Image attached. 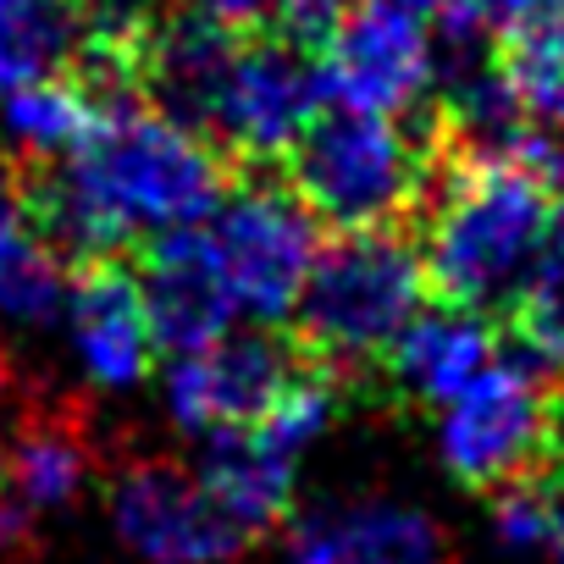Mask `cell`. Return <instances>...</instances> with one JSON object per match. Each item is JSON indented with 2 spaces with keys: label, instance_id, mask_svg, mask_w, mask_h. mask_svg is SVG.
Masks as SVG:
<instances>
[{
  "label": "cell",
  "instance_id": "1",
  "mask_svg": "<svg viewBox=\"0 0 564 564\" xmlns=\"http://www.w3.org/2000/svg\"><path fill=\"white\" fill-rule=\"evenodd\" d=\"M432 122V111H426ZM558 199L531 166L509 155L454 150L432 122V183L415 216V243L426 260V289L459 311L509 305L536 249L553 232Z\"/></svg>",
  "mask_w": 564,
  "mask_h": 564
},
{
  "label": "cell",
  "instance_id": "2",
  "mask_svg": "<svg viewBox=\"0 0 564 564\" xmlns=\"http://www.w3.org/2000/svg\"><path fill=\"white\" fill-rule=\"evenodd\" d=\"M426 260L410 227H349L322 243L289 333L344 388L371 382L393 338L426 311Z\"/></svg>",
  "mask_w": 564,
  "mask_h": 564
},
{
  "label": "cell",
  "instance_id": "3",
  "mask_svg": "<svg viewBox=\"0 0 564 564\" xmlns=\"http://www.w3.org/2000/svg\"><path fill=\"white\" fill-rule=\"evenodd\" d=\"M289 188L316 210V221L349 227H410L432 183V122L404 133L388 111H360L333 100L311 117L300 144L282 161Z\"/></svg>",
  "mask_w": 564,
  "mask_h": 564
},
{
  "label": "cell",
  "instance_id": "4",
  "mask_svg": "<svg viewBox=\"0 0 564 564\" xmlns=\"http://www.w3.org/2000/svg\"><path fill=\"white\" fill-rule=\"evenodd\" d=\"M238 316L289 322L322 254L316 210L276 172H238L221 205L199 221Z\"/></svg>",
  "mask_w": 564,
  "mask_h": 564
},
{
  "label": "cell",
  "instance_id": "5",
  "mask_svg": "<svg viewBox=\"0 0 564 564\" xmlns=\"http://www.w3.org/2000/svg\"><path fill=\"white\" fill-rule=\"evenodd\" d=\"M558 377L531 355H498L448 410H443V465L465 492H498L520 476L553 465L558 432Z\"/></svg>",
  "mask_w": 564,
  "mask_h": 564
},
{
  "label": "cell",
  "instance_id": "6",
  "mask_svg": "<svg viewBox=\"0 0 564 564\" xmlns=\"http://www.w3.org/2000/svg\"><path fill=\"white\" fill-rule=\"evenodd\" d=\"M311 366H322V360H311L289 327L221 333L205 349L172 355L166 410L194 437L243 432V426H260L271 415V404L289 393Z\"/></svg>",
  "mask_w": 564,
  "mask_h": 564
},
{
  "label": "cell",
  "instance_id": "7",
  "mask_svg": "<svg viewBox=\"0 0 564 564\" xmlns=\"http://www.w3.org/2000/svg\"><path fill=\"white\" fill-rule=\"evenodd\" d=\"M322 100V67L305 45L276 29L243 34L216 106V144L232 155L238 172H276Z\"/></svg>",
  "mask_w": 564,
  "mask_h": 564
},
{
  "label": "cell",
  "instance_id": "8",
  "mask_svg": "<svg viewBox=\"0 0 564 564\" xmlns=\"http://www.w3.org/2000/svg\"><path fill=\"white\" fill-rule=\"evenodd\" d=\"M111 525L144 564H227L254 542L205 476L166 454L128 459L111 476Z\"/></svg>",
  "mask_w": 564,
  "mask_h": 564
},
{
  "label": "cell",
  "instance_id": "9",
  "mask_svg": "<svg viewBox=\"0 0 564 564\" xmlns=\"http://www.w3.org/2000/svg\"><path fill=\"white\" fill-rule=\"evenodd\" d=\"M327 100L360 111H415L437 84V56L426 18L393 7V0H355L316 51Z\"/></svg>",
  "mask_w": 564,
  "mask_h": 564
},
{
  "label": "cell",
  "instance_id": "10",
  "mask_svg": "<svg viewBox=\"0 0 564 564\" xmlns=\"http://www.w3.org/2000/svg\"><path fill=\"white\" fill-rule=\"evenodd\" d=\"M67 338L84 366V377L106 393L139 388L155 366V327L144 311L139 265L128 254H95L78 260L67 276Z\"/></svg>",
  "mask_w": 564,
  "mask_h": 564
},
{
  "label": "cell",
  "instance_id": "11",
  "mask_svg": "<svg viewBox=\"0 0 564 564\" xmlns=\"http://www.w3.org/2000/svg\"><path fill=\"white\" fill-rule=\"evenodd\" d=\"M294 564H448L443 525L404 498H327L289 525Z\"/></svg>",
  "mask_w": 564,
  "mask_h": 564
},
{
  "label": "cell",
  "instance_id": "12",
  "mask_svg": "<svg viewBox=\"0 0 564 564\" xmlns=\"http://www.w3.org/2000/svg\"><path fill=\"white\" fill-rule=\"evenodd\" d=\"M238 45H243V34L221 29L216 18L188 12V7H161L144 34L139 95L155 111H166L172 122H183L216 144V106H221Z\"/></svg>",
  "mask_w": 564,
  "mask_h": 564
},
{
  "label": "cell",
  "instance_id": "13",
  "mask_svg": "<svg viewBox=\"0 0 564 564\" xmlns=\"http://www.w3.org/2000/svg\"><path fill=\"white\" fill-rule=\"evenodd\" d=\"M139 289H144V311H150L161 355L205 349L238 316V305L227 294V282L216 271V254H210L199 227H177V232H161V238L144 243Z\"/></svg>",
  "mask_w": 564,
  "mask_h": 564
},
{
  "label": "cell",
  "instance_id": "14",
  "mask_svg": "<svg viewBox=\"0 0 564 564\" xmlns=\"http://www.w3.org/2000/svg\"><path fill=\"white\" fill-rule=\"evenodd\" d=\"M492 360H498V338H492L487 316L437 300V311H421L393 338V349L382 355L371 388H388L393 404L448 410Z\"/></svg>",
  "mask_w": 564,
  "mask_h": 564
},
{
  "label": "cell",
  "instance_id": "15",
  "mask_svg": "<svg viewBox=\"0 0 564 564\" xmlns=\"http://www.w3.org/2000/svg\"><path fill=\"white\" fill-rule=\"evenodd\" d=\"M0 465H7V481L34 514L67 509L100 470L89 410L78 399H51V393L29 399L12 415V426L0 432Z\"/></svg>",
  "mask_w": 564,
  "mask_h": 564
},
{
  "label": "cell",
  "instance_id": "16",
  "mask_svg": "<svg viewBox=\"0 0 564 564\" xmlns=\"http://www.w3.org/2000/svg\"><path fill=\"white\" fill-rule=\"evenodd\" d=\"M199 476H205V487L227 503V514L249 536H265L271 525H282V520H289V509H294V454L276 448L254 426L205 437Z\"/></svg>",
  "mask_w": 564,
  "mask_h": 564
},
{
  "label": "cell",
  "instance_id": "17",
  "mask_svg": "<svg viewBox=\"0 0 564 564\" xmlns=\"http://www.w3.org/2000/svg\"><path fill=\"white\" fill-rule=\"evenodd\" d=\"M62 311H67L62 254L29 221L18 161L0 155V316L18 327H45Z\"/></svg>",
  "mask_w": 564,
  "mask_h": 564
},
{
  "label": "cell",
  "instance_id": "18",
  "mask_svg": "<svg viewBox=\"0 0 564 564\" xmlns=\"http://www.w3.org/2000/svg\"><path fill=\"white\" fill-rule=\"evenodd\" d=\"M95 0H0V95L73 73Z\"/></svg>",
  "mask_w": 564,
  "mask_h": 564
},
{
  "label": "cell",
  "instance_id": "19",
  "mask_svg": "<svg viewBox=\"0 0 564 564\" xmlns=\"http://www.w3.org/2000/svg\"><path fill=\"white\" fill-rule=\"evenodd\" d=\"M0 122L12 133L18 161H62L95 133L100 100L73 73H62V78H40L0 95Z\"/></svg>",
  "mask_w": 564,
  "mask_h": 564
},
{
  "label": "cell",
  "instance_id": "20",
  "mask_svg": "<svg viewBox=\"0 0 564 564\" xmlns=\"http://www.w3.org/2000/svg\"><path fill=\"white\" fill-rule=\"evenodd\" d=\"M509 333H514L520 355H531L536 366H547L564 382V199H558L547 243L536 249L531 271L509 294Z\"/></svg>",
  "mask_w": 564,
  "mask_h": 564
},
{
  "label": "cell",
  "instance_id": "21",
  "mask_svg": "<svg viewBox=\"0 0 564 564\" xmlns=\"http://www.w3.org/2000/svg\"><path fill=\"white\" fill-rule=\"evenodd\" d=\"M498 62L564 67V0H525L509 34L498 40Z\"/></svg>",
  "mask_w": 564,
  "mask_h": 564
},
{
  "label": "cell",
  "instance_id": "22",
  "mask_svg": "<svg viewBox=\"0 0 564 564\" xmlns=\"http://www.w3.org/2000/svg\"><path fill=\"white\" fill-rule=\"evenodd\" d=\"M177 7L205 12V18H216L221 29H232V34H260V29H271V23L282 18V7H289V0H177Z\"/></svg>",
  "mask_w": 564,
  "mask_h": 564
},
{
  "label": "cell",
  "instance_id": "23",
  "mask_svg": "<svg viewBox=\"0 0 564 564\" xmlns=\"http://www.w3.org/2000/svg\"><path fill=\"white\" fill-rule=\"evenodd\" d=\"M393 7H404V12H415V18L437 23V18H443V7H448V0H393Z\"/></svg>",
  "mask_w": 564,
  "mask_h": 564
},
{
  "label": "cell",
  "instance_id": "24",
  "mask_svg": "<svg viewBox=\"0 0 564 564\" xmlns=\"http://www.w3.org/2000/svg\"><path fill=\"white\" fill-rule=\"evenodd\" d=\"M553 465L564 470V388H558V432H553Z\"/></svg>",
  "mask_w": 564,
  "mask_h": 564
},
{
  "label": "cell",
  "instance_id": "25",
  "mask_svg": "<svg viewBox=\"0 0 564 564\" xmlns=\"http://www.w3.org/2000/svg\"><path fill=\"white\" fill-rule=\"evenodd\" d=\"M12 388V360H7V349H0V393Z\"/></svg>",
  "mask_w": 564,
  "mask_h": 564
},
{
  "label": "cell",
  "instance_id": "26",
  "mask_svg": "<svg viewBox=\"0 0 564 564\" xmlns=\"http://www.w3.org/2000/svg\"><path fill=\"white\" fill-rule=\"evenodd\" d=\"M558 564H564V553H558Z\"/></svg>",
  "mask_w": 564,
  "mask_h": 564
}]
</instances>
